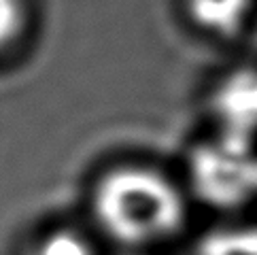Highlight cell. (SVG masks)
<instances>
[{
  "instance_id": "1",
  "label": "cell",
  "mask_w": 257,
  "mask_h": 255,
  "mask_svg": "<svg viewBox=\"0 0 257 255\" xmlns=\"http://www.w3.org/2000/svg\"><path fill=\"white\" fill-rule=\"evenodd\" d=\"M191 204L185 185L143 164L108 170L94 191L98 225L132 253H149L181 238L189 225Z\"/></svg>"
},
{
  "instance_id": "2",
  "label": "cell",
  "mask_w": 257,
  "mask_h": 255,
  "mask_svg": "<svg viewBox=\"0 0 257 255\" xmlns=\"http://www.w3.org/2000/svg\"><path fill=\"white\" fill-rule=\"evenodd\" d=\"M187 191L219 211H240L257 200V145L215 134L191 149Z\"/></svg>"
},
{
  "instance_id": "3",
  "label": "cell",
  "mask_w": 257,
  "mask_h": 255,
  "mask_svg": "<svg viewBox=\"0 0 257 255\" xmlns=\"http://www.w3.org/2000/svg\"><path fill=\"white\" fill-rule=\"evenodd\" d=\"M219 134L257 145V68L229 75L215 92Z\"/></svg>"
},
{
  "instance_id": "4",
  "label": "cell",
  "mask_w": 257,
  "mask_h": 255,
  "mask_svg": "<svg viewBox=\"0 0 257 255\" xmlns=\"http://www.w3.org/2000/svg\"><path fill=\"white\" fill-rule=\"evenodd\" d=\"M181 7L191 28L219 43L242 39L257 15V0H181Z\"/></svg>"
},
{
  "instance_id": "5",
  "label": "cell",
  "mask_w": 257,
  "mask_h": 255,
  "mask_svg": "<svg viewBox=\"0 0 257 255\" xmlns=\"http://www.w3.org/2000/svg\"><path fill=\"white\" fill-rule=\"evenodd\" d=\"M194 255H257V221L234 219L210 227L196 242Z\"/></svg>"
},
{
  "instance_id": "6",
  "label": "cell",
  "mask_w": 257,
  "mask_h": 255,
  "mask_svg": "<svg viewBox=\"0 0 257 255\" xmlns=\"http://www.w3.org/2000/svg\"><path fill=\"white\" fill-rule=\"evenodd\" d=\"M36 255H94V253H91L89 242L81 234L60 230L41 242Z\"/></svg>"
},
{
  "instance_id": "7",
  "label": "cell",
  "mask_w": 257,
  "mask_h": 255,
  "mask_svg": "<svg viewBox=\"0 0 257 255\" xmlns=\"http://www.w3.org/2000/svg\"><path fill=\"white\" fill-rule=\"evenodd\" d=\"M24 24L22 0H0V49L15 41Z\"/></svg>"
},
{
  "instance_id": "8",
  "label": "cell",
  "mask_w": 257,
  "mask_h": 255,
  "mask_svg": "<svg viewBox=\"0 0 257 255\" xmlns=\"http://www.w3.org/2000/svg\"><path fill=\"white\" fill-rule=\"evenodd\" d=\"M125 255H149V253H132V251H127Z\"/></svg>"
}]
</instances>
